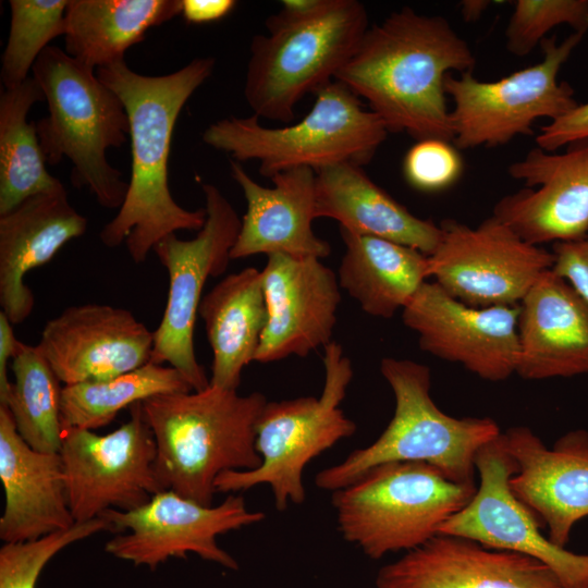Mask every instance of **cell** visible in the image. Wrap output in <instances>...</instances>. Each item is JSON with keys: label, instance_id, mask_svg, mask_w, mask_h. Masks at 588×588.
<instances>
[{"label": "cell", "instance_id": "cell-1", "mask_svg": "<svg viewBox=\"0 0 588 588\" xmlns=\"http://www.w3.org/2000/svg\"><path fill=\"white\" fill-rule=\"evenodd\" d=\"M215 66L213 57H200L166 75L139 74L125 61L97 70L99 79L125 107L132 155L125 199L99 238L109 248L124 243L136 264L144 262L167 235L181 230L198 232L205 224V208L187 210L172 197L169 157L183 107L211 76Z\"/></svg>", "mask_w": 588, "mask_h": 588}, {"label": "cell", "instance_id": "cell-2", "mask_svg": "<svg viewBox=\"0 0 588 588\" xmlns=\"http://www.w3.org/2000/svg\"><path fill=\"white\" fill-rule=\"evenodd\" d=\"M475 64L469 45L445 17L404 7L368 28L335 79L365 98L388 132L453 142L444 79Z\"/></svg>", "mask_w": 588, "mask_h": 588}, {"label": "cell", "instance_id": "cell-3", "mask_svg": "<svg viewBox=\"0 0 588 588\" xmlns=\"http://www.w3.org/2000/svg\"><path fill=\"white\" fill-rule=\"evenodd\" d=\"M260 392L210 385L142 402L156 442L155 473L162 490L210 506L217 477L257 468L256 426L267 404Z\"/></svg>", "mask_w": 588, "mask_h": 588}, {"label": "cell", "instance_id": "cell-4", "mask_svg": "<svg viewBox=\"0 0 588 588\" xmlns=\"http://www.w3.org/2000/svg\"><path fill=\"white\" fill-rule=\"evenodd\" d=\"M32 74L48 107V114L36 122L46 163L69 159L72 185L86 187L101 207L119 210L128 182L110 164L107 151L130 138L122 100L94 69L56 46L39 54Z\"/></svg>", "mask_w": 588, "mask_h": 588}, {"label": "cell", "instance_id": "cell-5", "mask_svg": "<svg viewBox=\"0 0 588 588\" xmlns=\"http://www.w3.org/2000/svg\"><path fill=\"white\" fill-rule=\"evenodd\" d=\"M380 372L394 394L392 419L375 442L319 471L316 486L333 492L370 468L392 462L427 463L451 481L476 485V456L501 433L498 424L490 417L456 418L443 413L430 396L426 365L385 357Z\"/></svg>", "mask_w": 588, "mask_h": 588}, {"label": "cell", "instance_id": "cell-6", "mask_svg": "<svg viewBox=\"0 0 588 588\" xmlns=\"http://www.w3.org/2000/svg\"><path fill=\"white\" fill-rule=\"evenodd\" d=\"M266 27L250 42L244 96L254 115L283 123L303 97L335 79L369 28L357 0H323L302 17L279 12Z\"/></svg>", "mask_w": 588, "mask_h": 588}, {"label": "cell", "instance_id": "cell-7", "mask_svg": "<svg viewBox=\"0 0 588 588\" xmlns=\"http://www.w3.org/2000/svg\"><path fill=\"white\" fill-rule=\"evenodd\" d=\"M315 95L313 108L297 123L268 127L254 114L231 115L210 124L203 142L237 162L258 161L260 174L269 179L295 168L317 172L341 163H368L389 133L383 121L336 79Z\"/></svg>", "mask_w": 588, "mask_h": 588}, {"label": "cell", "instance_id": "cell-8", "mask_svg": "<svg viewBox=\"0 0 588 588\" xmlns=\"http://www.w3.org/2000/svg\"><path fill=\"white\" fill-rule=\"evenodd\" d=\"M476 490V485L451 481L427 463L392 462L333 491L332 506L344 540L379 560L414 550L437 536Z\"/></svg>", "mask_w": 588, "mask_h": 588}, {"label": "cell", "instance_id": "cell-9", "mask_svg": "<svg viewBox=\"0 0 588 588\" xmlns=\"http://www.w3.org/2000/svg\"><path fill=\"white\" fill-rule=\"evenodd\" d=\"M324 384L316 396L267 402L256 426L260 465L250 470H229L215 482L217 492H236L267 483L278 511L289 503L303 504L306 465L344 438L356 424L340 408L353 378L352 363L339 343L324 346Z\"/></svg>", "mask_w": 588, "mask_h": 588}, {"label": "cell", "instance_id": "cell-10", "mask_svg": "<svg viewBox=\"0 0 588 588\" xmlns=\"http://www.w3.org/2000/svg\"><path fill=\"white\" fill-rule=\"evenodd\" d=\"M585 33L574 32L562 42L555 36L541 40L540 62L494 82H481L473 71L444 79L446 96L453 101L451 122L457 148L506 145L516 136L532 135L541 118L554 121L579 103L574 89L559 82L558 74ZM550 121V122H551Z\"/></svg>", "mask_w": 588, "mask_h": 588}, {"label": "cell", "instance_id": "cell-11", "mask_svg": "<svg viewBox=\"0 0 588 588\" xmlns=\"http://www.w3.org/2000/svg\"><path fill=\"white\" fill-rule=\"evenodd\" d=\"M206 221L192 240L175 233L154 247L169 277L166 308L154 331L150 363H168L179 370L194 391L209 387L194 348V328L203 290L210 277L223 274L240 233L242 220L236 210L212 184H203Z\"/></svg>", "mask_w": 588, "mask_h": 588}, {"label": "cell", "instance_id": "cell-12", "mask_svg": "<svg viewBox=\"0 0 588 588\" xmlns=\"http://www.w3.org/2000/svg\"><path fill=\"white\" fill-rule=\"evenodd\" d=\"M99 517L119 532L105 550L135 566L156 569L171 558L188 553L237 571V561L217 542V537L265 519L249 511L241 495L231 494L220 504L206 506L172 490L156 493L146 504L131 510H107Z\"/></svg>", "mask_w": 588, "mask_h": 588}, {"label": "cell", "instance_id": "cell-13", "mask_svg": "<svg viewBox=\"0 0 588 588\" xmlns=\"http://www.w3.org/2000/svg\"><path fill=\"white\" fill-rule=\"evenodd\" d=\"M60 455L75 523L107 510L137 509L162 491L155 473L156 442L142 402L130 407L126 422L107 434L64 429Z\"/></svg>", "mask_w": 588, "mask_h": 588}, {"label": "cell", "instance_id": "cell-14", "mask_svg": "<svg viewBox=\"0 0 588 588\" xmlns=\"http://www.w3.org/2000/svg\"><path fill=\"white\" fill-rule=\"evenodd\" d=\"M439 225L442 238L429 256L430 277L470 307L518 305L552 268V252L524 241L493 216L476 228L454 219Z\"/></svg>", "mask_w": 588, "mask_h": 588}, {"label": "cell", "instance_id": "cell-15", "mask_svg": "<svg viewBox=\"0 0 588 588\" xmlns=\"http://www.w3.org/2000/svg\"><path fill=\"white\" fill-rule=\"evenodd\" d=\"M479 485L471 500L445 520L438 535H455L482 546L531 556L547 565L564 588H588V554L554 544L535 514L512 492L517 466L505 449L502 432L478 452Z\"/></svg>", "mask_w": 588, "mask_h": 588}, {"label": "cell", "instance_id": "cell-16", "mask_svg": "<svg viewBox=\"0 0 588 588\" xmlns=\"http://www.w3.org/2000/svg\"><path fill=\"white\" fill-rule=\"evenodd\" d=\"M518 314L519 304L470 307L426 281L402 309V319L422 351L499 382L515 373Z\"/></svg>", "mask_w": 588, "mask_h": 588}, {"label": "cell", "instance_id": "cell-17", "mask_svg": "<svg viewBox=\"0 0 588 588\" xmlns=\"http://www.w3.org/2000/svg\"><path fill=\"white\" fill-rule=\"evenodd\" d=\"M507 172L525 187L503 196L492 216L524 241L539 246L588 235V137L562 154L532 148Z\"/></svg>", "mask_w": 588, "mask_h": 588}, {"label": "cell", "instance_id": "cell-18", "mask_svg": "<svg viewBox=\"0 0 588 588\" xmlns=\"http://www.w3.org/2000/svg\"><path fill=\"white\" fill-rule=\"evenodd\" d=\"M154 331L128 309L87 303L45 324L38 350L65 385L114 378L151 359Z\"/></svg>", "mask_w": 588, "mask_h": 588}, {"label": "cell", "instance_id": "cell-19", "mask_svg": "<svg viewBox=\"0 0 588 588\" xmlns=\"http://www.w3.org/2000/svg\"><path fill=\"white\" fill-rule=\"evenodd\" d=\"M261 274L268 321L255 362L305 357L332 342L341 286L329 267L315 257L274 254Z\"/></svg>", "mask_w": 588, "mask_h": 588}, {"label": "cell", "instance_id": "cell-20", "mask_svg": "<svg viewBox=\"0 0 588 588\" xmlns=\"http://www.w3.org/2000/svg\"><path fill=\"white\" fill-rule=\"evenodd\" d=\"M502 439L517 466L510 478L513 494L565 548L575 524L588 516V430L561 436L552 449L526 426L509 428Z\"/></svg>", "mask_w": 588, "mask_h": 588}, {"label": "cell", "instance_id": "cell-21", "mask_svg": "<svg viewBox=\"0 0 588 588\" xmlns=\"http://www.w3.org/2000/svg\"><path fill=\"white\" fill-rule=\"evenodd\" d=\"M376 588H564L542 562L490 549L455 535H437L382 566Z\"/></svg>", "mask_w": 588, "mask_h": 588}, {"label": "cell", "instance_id": "cell-22", "mask_svg": "<svg viewBox=\"0 0 588 588\" xmlns=\"http://www.w3.org/2000/svg\"><path fill=\"white\" fill-rule=\"evenodd\" d=\"M233 180L243 191L246 212L231 250V259L257 254L324 258L328 242L313 230L316 219V171L295 168L270 177L266 187L248 175L241 162L230 160Z\"/></svg>", "mask_w": 588, "mask_h": 588}, {"label": "cell", "instance_id": "cell-23", "mask_svg": "<svg viewBox=\"0 0 588 588\" xmlns=\"http://www.w3.org/2000/svg\"><path fill=\"white\" fill-rule=\"evenodd\" d=\"M515 373L526 380L588 373V304L552 269L519 303Z\"/></svg>", "mask_w": 588, "mask_h": 588}, {"label": "cell", "instance_id": "cell-24", "mask_svg": "<svg viewBox=\"0 0 588 588\" xmlns=\"http://www.w3.org/2000/svg\"><path fill=\"white\" fill-rule=\"evenodd\" d=\"M0 479L4 507L0 538L34 540L75 525L60 453L30 448L19 434L7 406L0 405Z\"/></svg>", "mask_w": 588, "mask_h": 588}, {"label": "cell", "instance_id": "cell-25", "mask_svg": "<svg viewBox=\"0 0 588 588\" xmlns=\"http://www.w3.org/2000/svg\"><path fill=\"white\" fill-rule=\"evenodd\" d=\"M87 224L70 204L65 187L35 195L0 216V305L12 324L25 321L34 309L25 275L82 236Z\"/></svg>", "mask_w": 588, "mask_h": 588}, {"label": "cell", "instance_id": "cell-26", "mask_svg": "<svg viewBox=\"0 0 588 588\" xmlns=\"http://www.w3.org/2000/svg\"><path fill=\"white\" fill-rule=\"evenodd\" d=\"M316 218H330L347 232L392 241L431 256L440 225L413 215L354 163L316 172Z\"/></svg>", "mask_w": 588, "mask_h": 588}, {"label": "cell", "instance_id": "cell-27", "mask_svg": "<svg viewBox=\"0 0 588 588\" xmlns=\"http://www.w3.org/2000/svg\"><path fill=\"white\" fill-rule=\"evenodd\" d=\"M198 315L212 352L210 385L237 390L268 321L261 270L247 267L224 277L203 296Z\"/></svg>", "mask_w": 588, "mask_h": 588}, {"label": "cell", "instance_id": "cell-28", "mask_svg": "<svg viewBox=\"0 0 588 588\" xmlns=\"http://www.w3.org/2000/svg\"><path fill=\"white\" fill-rule=\"evenodd\" d=\"M340 231L345 246L340 286L366 314L392 318L430 277L429 257L392 241Z\"/></svg>", "mask_w": 588, "mask_h": 588}, {"label": "cell", "instance_id": "cell-29", "mask_svg": "<svg viewBox=\"0 0 588 588\" xmlns=\"http://www.w3.org/2000/svg\"><path fill=\"white\" fill-rule=\"evenodd\" d=\"M181 9L182 0H69L64 51L90 69L125 61L130 47Z\"/></svg>", "mask_w": 588, "mask_h": 588}, {"label": "cell", "instance_id": "cell-30", "mask_svg": "<svg viewBox=\"0 0 588 588\" xmlns=\"http://www.w3.org/2000/svg\"><path fill=\"white\" fill-rule=\"evenodd\" d=\"M38 101L45 97L33 76L0 93V216L35 195L64 188L46 168L36 122H27Z\"/></svg>", "mask_w": 588, "mask_h": 588}, {"label": "cell", "instance_id": "cell-31", "mask_svg": "<svg viewBox=\"0 0 588 588\" xmlns=\"http://www.w3.org/2000/svg\"><path fill=\"white\" fill-rule=\"evenodd\" d=\"M194 391L171 366L148 363L137 369L100 381L64 385L61 419L64 429L95 430L110 424L118 413L149 397Z\"/></svg>", "mask_w": 588, "mask_h": 588}, {"label": "cell", "instance_id": "cell-32", "mask_svg": "<svg viewBox=\"0 0 588 588\" xmlns=\"http://www.w3.org/2000/svg\"><path fill=\"white\" fill-rule=\"evenodd\" d=\"M11 363L14 380L5 406L19 434L38 452L60 453L61 381L37 345L20 342Z\"/></svg>", "mask_w": 588, "mask_h": 588}, {"label": "cell", "instance_id": "cell-33", "mask_svg": "<svg viewBox=\"0 0 588 588\" xmlns=\"http://www.w3.org/2000/svg\"><path fill=\"white\" fill-rule=\"evenodd\" d=\"M69 0H10V30L1 56V83L13 88L27 78L56 37L64 36Z\"/></svg>", "mask_w": 588, "mask_h": 588}, {"label": "cell", "instance_id": "cell-34", "mask_svg": "<svg viewBox=\"0 0 588 588\" xmlns=\"http://www.w3.org/2000/svg\"><path fill=\"white\" fill-rule=\"evenodd\" d=\"M111 531L101 517L34 540L4 542L0 548V588H36L48 562L68 546L101 531Z\"/></svg>", "mask_w": 588, "mask_h": 588}, {"label": "cell", "instance_id": "cell-35", "mask_svg": "<svg viewBox=\"0 0 588 588\" xmlns=\"http://www.w3.org/2000/svg\"><path fill=\"white\" fill-rule=\"evenodd\" d=\"M561 24L586 33L588 0H517L505 30L506 48L523 58Z\"/></svg>", "mask_w": 588, "mask_h": 588}, {"label": "cell", "instance_id": "cell-36", "mask_svg": "<svg viewBox=\"0 0 588 588\" xmlns=\"http://www.w3.org/2000/svg\"><path fill=\"white\" fill-rule=\"evenodd\" d=\"M452 142L417 140L405 155L403 172L414 188L436 193L454 185L463 172V159Z\"/></svg>", "mask_w": 588, "mask_h": 588}, {"label": "cell", "instance_id": "cell-37", "mask_svg": "<svg viewBox=\"0 0 588 588\" xmlns=\"http://www.w3.org/2000/svg\"><path fill=\"white\" fill-rule=\"evenodd\" d=\"M551 252V269L588 304V235L577 241L553 243Z\"/></svg>", "mask_w": 588, "mask_h": 588}, {"label": "cell", "instance_id": "cell-38", "mask_svg": "<svg viewBox=\"0 0 588 588\" xmlns=\"http://www.w3.org/2000/svg\"><path fill=\"white\" fill-rule=\"evenodd\" d=\"M588 137V102L578 105L565 115L540 128L536 143L539 148L554 152L569 143Z\"/></svg>", "mask_w": 588, "mask_h": 588}, {"label": "cell", "instance_id": "cell-39", "mask_svg": "<svg viewBox=\"0 0 588 588\" xmlns=\"http://www.w3.org/2000/svg\"><path fill=\"white\" fill-rule=\"evenodd\" d=\"M234 0H182L181 14L187 23L219 21L235 7Z\"/></svg>", "mask_w": 588, "mask_h": 588}, {"label": "cell", "instance_id": "cell-40", "mask_svg": "<svg viewBox=\"0 0 588 588\" xmlns=\"http://www.w3.org/2000/svg\"><path fill=\"white\" fill-rule=\"evenodd\" d=\"M21 341L15 338L13 324L4 313L0 311V405L5 406L12 382L8 376L9 360L14 357Z\"/></svg>", "mask_w": 588, "mask_h": 588}, {"label": "cell", "instance_id": "cell-41", "mask_svg": "<svg viewBox=\"0 0 588 588\" xmlns=\"http://www.w3.org/2000/svg\"><path fill=\"white\" fill-rule=\"evenodd\" d=\"M489 1L465 0L462 1V15L466 22L477 21L482 12L488 8Z\"/></svg>", "mask_w": 588, "mask_h": 588}]
</instances>
